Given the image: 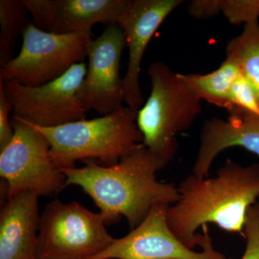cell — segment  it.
I'll list each match as a JSON object with an SVG mask.
<instances>
[{
    "label": "cell",
    "instance_id": "obj_18",
    "mask_svg": "<svg viewBox=\"0 0 259 259\" xmlns=\"http://www.w3.org/2000/svg\"><path fill=\"white\" fill-rule=\"evenodd\" d=\"M220 13L233 25L258 22L259 0H217Z\"/></svg>",
    "mask_w": 259,
    "mask_h": 259
},
{
    "label": "cell",
    "instance_id": "obj_10",
    "mask_svg": "<svg viewBox=\"0 0 259 259\" xmlns=\"http://www.w3.org/2000/svg\"><path fill=\"white\" fill-rule=\"evenodd\" d=\"M126 47L125 33L119 25H109L88 49V69L78 97L83 108L102 115L123 106V78L120 59Z\"/></svg>",
    "mask_w": 259,
    "mask_h": 259
},
{
    "label": "cell",
    "instance_id": "obj_5",
    "mask_svg": "<svg viewBox=\"0 0 259 259\" xmlns=\"http://www.w3.org/2000/svg\"><path fill=\"white\" fill-rule=\"evenodd\" d=\"M106 226L100 212L78 202L51 201L40 215L36 259H91L115 240Z\"/></svg>",
    "mask_w": 259,
    "mask_h": 259
},
{
    "label": "cell",
    "instance_id": "obj_20",
    "mask_svg": "<svg viewBox=\"0 0 259 259\" xmlns=\"http://www.w3.org/2000/svg\"><path fill=\"white\" fill-rule=\"evenodd\" d=\"M243 234L246 246L241 259H259V202L248 209Z\"/></svg>",
    "mask_w": 259,
    "mask_h": 259
},
{
    "label": "cell",
    "instance_id": "obj_6",
    "mask_svg": "<svg viewBox=\"0 0 259 259\" xmlns=\"http://www.w3.org/2000/svg\"><path fill=\"white\" fill-rule=\"evenodd\" d=\"M13 139L0 151V176L6 199L25 192L52 197L67 187L66 177L50 156L47 138L27 121L12 115Z\"/></svg>",
    "mask_w": 259,
    "mask_h": 259
},
{
    "label": "cell",
    "instance_id": "obj_16",
    "mask_svg": "<svg viewBox=\"0 0 259 259\" xmlns=\"http://www.w3.org/2000/svg\"><path fill=\"white\" fill-rule=\"evenodd\" d=\"M226 57L238 63L241 74L249 83L259 105V23L245 25L241 35L226 47Z\"/></svg>",
    "mask_w": 259,
    "mask_h": 259
},
{
    "label": "cell",
    "instance_id": "obj_22",
    "mask_svg": "<svg viewBox=\"0 0 259 259\" xmlns=\"http://www.w3.org/2000/svg\"><path fill=\"white\" fill-rule=\"evenodd\" d=\"M190 14L198 19H208L219 14L217 0H194L189 7Z\"/></svg>",
    "mask_w": 259,
    "mask_h": 259
},
{
    "label": "cell",
    "instance_id": "obj_1",
    "mask_svg": "<svg viewBox=\"0 0 259 259\" xmlns=\"http://www.w3.org/2000/svg\"><path fill=\"white\" fill-rule=\"evenodd\" d=\"M81 168H62L66 185L79 186L95 202L107 225L125 218L131 229L142 222L158 204L180 199L178 187L160 182L156 174L168 163L144 144L110 166L84 161Z\"/></svg>",
    "mask_w": 259,
    "mask_h": 259
},
{
    "label": "cell",
    "instance_id": "obj_4",
    "mask_svg": "<svg viewBox=\"0 0 259 259\" xmlns=\"http://www.w3.org/2000/svg\"><path fill=\"white\" fill-rule=\"evenodd\" d=\"M151 90L137 112L144 144L167 163L178 149L177 135L190 128L202 112V100L181 80L178 73L161 61L148 68Z\"/></svg>",
    "mask_w": 259,
    "mask_h": 259
},
{
    "label": "cell",
    "instance_id": "obj_19",
    "mask_svg": "<svg viewBox=\"0 0 259 259\" xmlns=\"http://www.w3.org/2000/svg\"><path fill=\"white\" fill-rule=\"evenodd\" d=\"M226 110L229 116L252 113L259 116V105L248 81L241 75L232 88Z\"/></svg>",
    "mask_w": 259,
    "mask_h": 259
},
{
    "label": "cell",
    "instance_id": "obj_3",
    "mask_svg": "<svg viewBox=\"0 0 259 259\" xmlns=\"http://www.w3.org/2000/svg\"><path fill=\"white\" fill-rule=\"evenodd\" d=\"M136 120L137 112L123 105L108 115L57 127L29 123L47 138L51 159L62 169L76 167L77 161L98 160L107 166L120 161L144 144Z\"/></svg>",
    "mask_w": 259,
    "mask_h": 259
},
{
    "label": "cell",
    "instance_id": "obj_2",
    "mask_svg": "<svg viewBox=\"0 0 259 259\" xmlns=\"http://www.w3.org/2000/svg\"><path fill=\"white\" fill-rule=\"evenodd\" d=\"M180 199L167 211L175 236L191 249L200 246L199 228L214 224L230 233L243 234L248 209L259 197V163L242 166L232 160L212 178L192 175L178 187Z\"/></svg>",
    "mask_w": 259,
    "mask_h": 259
},
{
    "label": "cell",
    "instance_id": "obj_8",
    "mask_svg": "<svg viewBox=\"0 0 259 259\" xmlns=\"http://www.w3.org/2000/svg\"><path fill=\"white\" fill-rule=\"evenodd\" d=\"M85 63L74 65L61 77L38 87L3 81L13 107V115L33 125L57 127L86 119L87 110L78 97L86 76Z\"/></svg>",
    "mask_w": 259,
    "mask_h": 259
},
{
    "label": "cell",
    "instance_id": "obj_7",
    "mask_svg": "<svg viewBox=\"0 0 259 259\" xmlns=\"http://www.w3.org/2000/svg\"><path fill=\"white\" fill-rule=\"evenodd\" d=\"M16 57L0 68V79L38 87L61 77L88 57L91 33H51L29 24Z\"/></svg>",
    "mask_w": 259,
    "mask_h": 259
},
{
    "label": "cell",
    "instance_id": "obj_12",
    "mask_svg": "<svg viewBox=\"0 0 259 259\" xmlns=\"http://www.w3.org/2000/svg\"><path fill=\"white\" fill-rule=\"evenodd\" d=\"M32 23L55 34L91 33L97 23L118 25L127 0H23Z\"/></svg>",
    "mask_w": 259,
    "mask_h": 259
},
{
    "label": "cell",
    "instance_id": "obj_9",
    "mask_svg": "<svg viewBox=\"0 0 259 259\" xmlns=\"http://www.w3.org/2000/svg\"><path fill=\"white\" fill-rule=\"evenodd\" d=\"M170 205L158 204L128 234L91 259H226L214 249L207 226L202 229V250L195 251L180 241L167 219Z\"/></svg>",
    "mask_w": 259,
    "mask_h": 259
},
{
    "label": "cell",
    "instance_id": "obj_17",
    "mask_svg": "<svg viewBox=\"0 0 259 259\" xmlns=\"http://www.w3.org/2000/svg\"><path fill=\"white\" fill-rule=\"evenodd\" d=\"M23 0L0 1V68L13 59L17 40L31 23Z\"/></svg>",
    "mask_w": 259,
    "mask_h": 259
},
{
    "label": "cell",
    "instance_id": "obj_21",
    "mask_svg": "<svg viewBox=\"0 0 259 259\" xmlns=\"http://www.w3.org/2000/svg\"><path fill=\"white\" fill-rule=\"evenodd\" d=\"M11 111H13V105L7 96L4 82L0 79V151L8 146L14 135V128L9 117Z\"/></svg>",
    "mask_w": 259,
    "mask_h": 259
},
{
    "label": "cell",
    "instance_id": "obj_11",
    "mask_svg": "<svg viewBox=\"0 0 259 259\" xmlns=\"http://www.w3.org/2000/svg\"><path fill=\"white\" fill-rule=\"evenodd\" d=\"M182 0H127L118 25L125 33L128 64L123 77V96L127 106L137 112L144 105L140 73L145 51L161 23Z\"/></svg>",
    "mask_w": 259,
    "mask_h": 259
},
{
    "label": "cell",
    "instance_id": "obj_13",
    "mask_svg": "<svg viewBox=\"0 0 259 259\" xmlns=\"http://www.w3.org/2000/svg\"><path fill=\"white\" fill-rule=\"evenodd\" d=\"M245 148L259 156V116L243 113L228 120L214 117L204 122L192 175L207 178L213 161L224 150Z\"/></svg>",
    "mask_w": 259,
    "mask_h": 259
},
{
    "label": "cell",
    "instance_id": "obj_15",
    "mask_svg": "<svg viewBox=\"0 0 259 259\" xmlns=\"http://www.w3.org/2000/svg\"><path fill=\"white\" fill-rule=\"evenodd\" d=\"M241 74L238 63L232 58L226 57L218 69L209 74H179V76L202 101L205 100L226 110L232 88Z\"/></svg>",
    "mask_w": 259,
    "mask_h": 259
},
{
    "label": "cell",
    "instance_id": "obj_14",
    "mask_svg": "<svg viewBox=\"0 0 259 259\" xmlns=\"http://www.w3.org/2000/svg\"><path fill=\"white\" fill-rule=\"evenodd\" d=\"M38 197L25 192L7 199L0 214V259H36Z\"/></svg>",
    "mask_w": 259,
    "mask_h": 259
}]
</instances>
